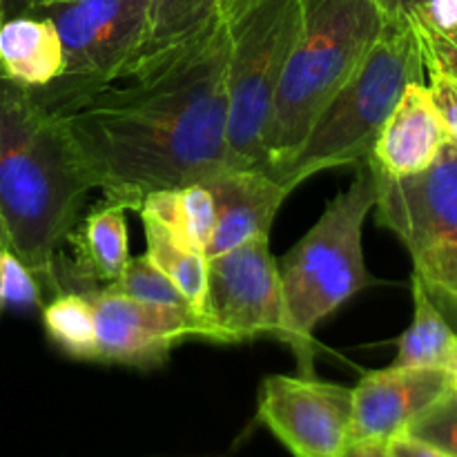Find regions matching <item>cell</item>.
<instances>
[{
  "label": "cell",
  "instance_id": "17",
  "mask_svg": "<svg viewBox=\"0 0 457 457\" xmlns=\"http://www.w3.org/2000/svg\"><path fill=\"white\" fill-rule=\"evenodd\" d=\"M141 221L163 228L174 241L205 254L217 221L214 199L204 181L183 187L156 190L143 199L138 208Z\"/></svg>",
  "mask_w": 457,
  "mask_h": 457
},
{
  "label": "cell",
  "instance_id": "15",
  "mask_svg": "<svg viewBox=\"0 0 457 457\" xmlns=\"http://www.w3.org/2000/svg\"><path fill=\"white\" fill-rule=\"evenodd\" d=\"M74 250L70 268L62 277L71 290L101 288L120 277L129 262V241L125 210L120 205L101 201L83 221L67 235Z\"/></svg>",
  "mask_w": 457,
  "mask_h": 457
},
{
  "label": "cell",
  "instance_id": "13",
  "mask_svg": "<svg viewBox=\"0 0 457 457\" xmlns=\"http://www.w3.org/2000/svg\"><path fill=\"white\" fill-rule=\"evenodd\" d=\"M214 199L217 221L205 257L228 253L254 237H270L272 221L290 195L279 179L266 170L226 168L204 181Z\"/></svg>",
  "mask_w": 457,
  "mask_h": 457
},
{
  "label": "cell",
  "instance_id": "22",
  "mask_svg": "<svg viewBox=\"0 0 457 457\" xmlns=\"http://www.w3.org/2000/svg\"><path fill=\"white\" fill-rule=\"evenodd\" d=\"M101 288L107 290V293L120 295V297L134 299V302L190 308L186 299H183V295L177 290V286L147 259V254L129 257L128 266L120 272L119 279L107 286H101Z\"/></svg>",
  "mask_w": 457,
  "mask_h": 457
},
{
  "label": "cell",
  "instance_id": "2",
  "mask_svg": "<svg viewBox=\"0 0 457 457\" xmlns=\"http://www.w3.org/2000/svg\"><path fill=\"white\" fill-rule=\"evenodd\" d=\"M92 177L61 114L0 76V248L56 290V253L80 221Z\"/></svg>",
  "mask_w": 457,
  "mask_h": 457
},
{
  "label": "cell",
  "instance_id": "4",
  "mask_svg": "<svg viewBox=\"0 0 457 457\" xmlns=\"http://www.w3.org/2000/svg\"><path fill=\"white\" fill-rule=\"evenodd\" d=\"M373 205V172L369 163L357 165L348 190L335 196L315 226L277 262L286 308L284 344L297 355L299 375L315 378L317 326L375 284L361 248V230Z\"/></svg>",
  "mask_w": 457,
  "mask_h": 457
},
{
  "label": "cell",
  "instance_id": "14",
  "mask_svg": "<svg viewBox=\"0 0 457 457\" xmlns=\"http://www.w3.org/2000/svg\"><path fill=\"white\" fill-rule=\"evenodd\" d=\"M449 143L428 85L411 83L379 129L366 163L386 177H411L427 170Z\"/></svg>",
  "mask_w": 457,
  "mask_h": 457
},
{
  "label": "cell",
  "instance_id": "20",
  "mask_svg": "<svg viewBox=\"0 0 457 457\" xmlns=\"http://www.w3.org/2000/svg\"><path fill=\"white\" fill-rule=\"evenodd\" d=\"M147 241V259L177 286L187 306L201 315L208 290V257L174 241L168 232L152 221H143Z\"/></svg>",
  "mask_w": 457,
  "mask_h": 457
},
{
  "label": "cell",
  "instance_id": "28",
  "mask_svg": "<svg viewBox=\"0 0 457 457\" xmlns=\"http://www.w3.org/2000/svg\"><path fill=\"white\" fill-rule=\"evenodd\" d=\"M388 453L393 457H451L446 453H442L440 449L436 446L427 445V442H420L411 436H400L395 440L388 442Z\"/></svg>",
  "mask_w": 457,
  "mask_h": 457
},
{
  "label": "cell",
  "instance_id": "1",
  "mask_svg": "<svg viewBox=\"0 0 457 457\" xmlns=\"http://www.w3.org/2000/svg\"><path fill=\"white\" fill-rule=\"evenodd\" d=\"M228 22L134 71L128 87L96 89L62 116L103 201L138 212L156 190L208 181L228 168Z\"/></svg>",
  "mask_w": 457,
  "mask_h": 457
},
{
  "label": "cell",
  "instance_id": "26",
  "mask_svg": "<svg viewBox=\"0 0 457 457\" xmlns=\"http://www.w3.org/2000/svg\"><path fill=\"white\" fill-rule=\"evenodd\" d=\"M428 92L440 112L446 137L457 145V76L428 74Z\"/></svg>",
  "mask_w": 457,
  "mask_h": 457
},
{
  "label": "cell",
  "instance_id": "11",
  "mask_svg": "<svg viewBox=\"0 0 457 457\" xmlns=\"http://www.w3.org/2000/svg\"><path fill=\"white\" fill-rule=\"evenodd\" d=\"M80 293L94 308L96 361L156 369L179 344L187 339H210L204 317L190 308L134 302L103 288H85Z\"/></svg>",
  "mask_w": 457,
  "mask_h": 457
},
{
  "label": "cell",
  "instance_id": "33",
  "mask_svg": "<svg viewBox=\"0 0 457 457\" xmlns=\"http://www.w3.org/2000/svg\"><path fill=\"white\" fill-rule=\"evenodd\" d=\"M3 253H4V248H0V311L7 306V303H4V297H3Z\"/></svg>",
  "mask_w": 457,
  "mask_h": 457
},
{
  "label": "cell",
  "instance_id": "23",
  "mask_svg": "<svg viewBox=\"0 0 457 457\" xmlns=\"http://www.w3.org/2000/svg\"><path fill=\"white\" fill-rule=\"evenodd\" d=\"M406 436L436 446L442 453L457 457V397L446 393L437 404H433Z\"/></svg>",
  "mask_w": 457,
  "mask_h": 457
},
{
  "label": "cell",
  "instance_id": "32",
  "mask_svg": "<svg viewBox=\"0 0 457 457\" xmlns=\"http://www.w3.org/2000/svg\"><path fill=\"white\" fill-rule=\"evenodd\" d=\"M248 3L250 0H219V12H221L223 21H230V18H235Z\"/></svg>",
  "mask_w": 457,
  "mask_h": 457
},
{
  "label": "cell",
  "instance_id": "35",
  "mask_svg": "<svg viewBox=\"0 0 457 457\" xmlns=\"http://www.w3.org/2000/svg\"><path fill=\"white\" fill-rule=\"evenodd\" d=\"M451 393L457 397V369L451 373Z\"/></svg>",
  "mask_w": 457,
  "mask_h": 457
},
{
  "label": "cell",
  "instance_id": "25",
  "mask_svg": "<svg viewBox=\"0 0 457 457\" xmlns=\"http://www.w3.org/2000/svg\"><path fill=\"white\" fill-rule=\"evenodd\" d=\"M420 43L428 74L457 76V25L445 34L420 36Z\"/></svg>",
  "mask_w": 457,
  "mask_h": 457
},
{
  "label": "cell",
  "instance_id": "30",
  "mask_svg": "<svg viewBox=\"0 0 457 457\" xmlns=\"http://www.w3.org/2000/svg\"><path fill=\"white\" fill-rule=\"evenodd\" d=\"M342 457H393L388 453V446L384 442H357L348 446Z\"/></svg>",
  "mask_w": 457,
  "mask_h": 457
},
{
  "label": "cell",
  "instance_id": "8",
  "mask_svg": "<svg viewBox=\"0 0 457 457\" xmlns=\"http://www.w3.org/2000/svg\"><path fill=\"white\" fill-rule=\"evenodd\" d=\"M370 168V165H369ZM375 179V219L409 250L415 277L457 303V145L446 143L427 170Z\"/></svg>",
  "mask_w": 457,
  "mask_h": 457
},
{
  "label": "cell",
  "instance_id": "19",
  "mask_svg": "<svg viewBox=\"0 0 457 457\" xmlns=\"http://www.w3.org/2000/svg\"><path fill=\"white\" fill-rule=\"evenodd\" d=\"M221 16L219 0H147V34L125 76L152 65Z\"/></svg>",
  "mask_w": 457,
  "mask_h": 457
},
{
  "label": "cell",
  "instance_id": "5",
  "mask_svg": "<svg viewBox=\"0 0 457 457\" xmlns=\"http://www.w3.org/2000/svg\"><path fill=\"white\" fill-rule=\"evenodd\" d=\"M422 43L411 21H386L361 65L321 110L293 159L272 177L295 190L324 170L364 165L411 83H424Z\"/></svg>",
  "mask_w": 457,
  "mask_h": 457
},
{
  "label": "cell",
  "instance_id": "3",
  "mask_svg": "<svg viewBox=\"0 0 457 457\" xmlns=\"http://www.w3.org/2000/svg\"><path fill=\"white\" fill-rule=\"evenodd\" d=\"M302 21L266 137V172L293 159L317 116L361 65L386 25L375 0H299Z\"/></svg>",
  "mask_w": 457,
  "mask_h": 457
},
{
  "label": "cell",
  "instance_id": "27",
  "mask_svg": "<svg viewBox=\"0 0 457 457\" xmlns=\"http://www.w3.org/2000/svg\"><path fill=\"white\" fill-rule=\"evenodd\" d=\"M411 22L420 36L445 34L457 25V0H428Z\"/></svg>",
  "mask_w": 457,
  "mask_h": 457
},
{
  "label": "cell",
  "instance_id": "18",
  "mask_svg": "<svg viewBox=\"0 0 457 457\" xmlns=\"http://www.w3.org/2000/svg\"><path fill=\"white\" fill-rule=\"evenodd\" d=\"M413 321L397 339L393 366L431 369L453 373L457 369V333L446 324L433 295L420 277L413 275Z\"/></svg>",
  "mask_w": 457,
  "mask_h": 457
},
{
  "label": "cell",
  "instance_id": "16",
  "mask_svg": "<svg viewBox=\"0 0 457 457\" xmlns=\"http://www.w3.org/2000/svg\"><path fill=\"white\" fill-rule=\"evenodd\" d=\"M0 65L7 79L29 89L54 83L62 70L58 31L47 18L21 13L0 29Z\"/></svg>",
  "mask_w": 457,
  "mask_h": 457
},
{
  "label": "cell",
  "instance_id": "10",
  "mask_svg": "<svg viewBox=\"0 0 457 457\" xmlns=\"http://www.w3.org/2000/svg\"><path fill=\"white\" fill-rule=\"evenodd\" d=\"M257 418L293 457H342L353 445V391L306 375H270Z\"/></svg>",
  "mask_w": 457,
  "mask_h": 457
},
{
  "label": "cell",
  "instance_id": "7",
  "mask_svg": "<svg viewBox=\"0 0 457 457\" xmlns=\"http://www.w3.org/2000/svg\"><path fill=\"white\" fill-rule=\"evenodd\" d=\"M27 13L47 18L61 38V76L31 89L56 114L123 79L147 34V0H45Z\"/></svg>",
  "mask_w": 457,
  "mask_h": 457
},
{
  "label": "cell",
  "instance_id": "9",
  "mask_svg": "<svg viewBox=\"0 0 457 457\" xmlns=\"http://www.w3.org/2000/svg\"><path fill=\"white\" fill-rule=\"evenodd\" d=\"M210 342L239 344L257 337H286V308L279 263L266 235L208 259L204 311Z\"/></svg>",
  "mask_w": 457,
  "mask_h": 457
},
{
  "label": "cell",
  "instance_id": "31",
  "mask_svg": "<svg viewBox=\"0 0 457 457\" xmlns=\"http://www.w3.org/2000/svg\"><path fill=\"white\" fill-rule=\"evenodd\" d=\"M40 3H45V0H4V9L12 12L13 16H21V13H27L34 7H38Z\"/></svg>",
  "mask_w": 457,
  "mask_h": 457
},
{
  "label": "cell",
  "instance_id": "29",
  "mask_svg": "<svg viewBox=\"0 0 457 457\" xmlns=\"http://www.w3.org/2000/svg\"><path fill=\"white\" fill-rule=\"evenodd\" d=\"M386 21H413L428 0H375Z\"/></svg>",
  "mask_w": 457,
  "mask_h": 457
},
{
  "label": "cell",
  "instance_id": "21",
  "mask_svg": "<svg viewBox=\"0 0 457 457\" xmlns=\"http://www.w3.org/2000/svg\"><path fill=\"white\" fill-rule=\"evenodd\" d=\"M47 337L74 360H98L96 320L89 299L79 290H65L43 306Z\"/></svg>",
  "mask_w": 457,
  "mask_h": 457
},
{
  "label": "cell",
  "instance_id": "34",
  "mask_svg": "<svg viewBox=\"0 0 457 457\" xmlns=\"http://www.w3.org/2000/svg\"><path fill=\"white\" fill-rule=\"evenodd\" d=\"M4 13H7V9H4V0H0V29H3V25H4ZM0 76H4L3 65H0Z\"/></svg>",
  "mask_w": 457,
  "mask_h": 457
},
{
  "label": "cell",
  "instance_id": "24",
  "mask_svg": "<svg viewBox=\"0 0 457 457\" xmlns=\"http://www.w3.org/2000/svg\"><path fill=\"white\" fill-rule=\"evenodd\" d=\"M3 297L7 306L29 308L40 306V284L29 268L21 262L13 253H3Z\"/></svg>",
  "mask_w": 457,
  "mask_h": 457
},
{
  "label": "cell",
  "instance_id": "12",
  "mask_svg": "<svg viewBox=\"0 0 457 457\" xmlns=\"http://www.w3.org/2000/svg\"><path fill=\"white\" fill-rule=\"evenodd\" d=\"M353 391V445L384 442L409 428L451 391V373L388 366L366 373Z\"/></svg>",
  "mask_w": 457,
  "mask_h": 457
},
{
  "label": "cell",
  "instance_id": "6",
  "mask_svg": "<svg viewBox=\"0 0 457 457\" xmlns=\"http://www.w3.org/2000/svg\"><path fill=\"white\" fill-rule=\"evenodd\" d=\"M302 21L299 0H250L228 22V168L266 170V137Z\"/></svg>",
  "mask_w": 457,
  "mask_h": 457
}]
</instances>
